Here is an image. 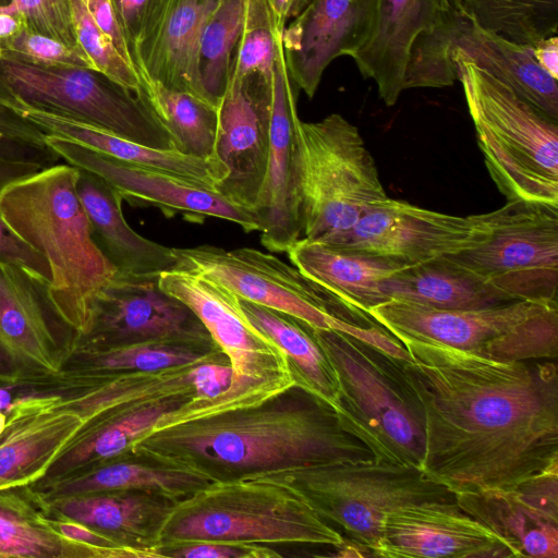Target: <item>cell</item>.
I'll list each match as a JSON object with an SVG mask.
<instances>
[{
    "mask_svg": "<svg viewBox=\"0 0 558 558\" xmlns=\"http://www.w3.org/2000/svg\"><path fill=\"white\" fill-rule=\"evenodd\" d=\"M397 360L424 429L422 471L453 494L515 489L558 472L555 362L500 361L441 343L399 340Z\"/></svg>",
    "mask_w": 558,
    "mask_h": 558,
    "instance_id": "obj_1",
    "label": "cell"
},
{
    "mask_svg": "<svg viewBox=\"0 0 558 558\" xmlns=\"http://www.w3.org/2000/svg\"><path fill=\"white\" fill-rule=\"evenodd\" d=\"M128 456L190 469L213 481L287 468L373 460L335 412L300 388L263 404L153 427Z\"/></svg>",
    "mask_w": 558,
    "mask_h": 558,
    "instance_id": "obj_2",
    "label": "cell"
},
{
    "mask_svg": "<svg viewBox=\"0 0 558 558\" xmlns=\"http://www.w3.org/2000/svg\"><path fill=\"white\" fill-rule=\"evenodd\" d=\"M77 178L78 168L58 162L0 193L3 222L46 259L49 299L75 337L89 329L95 299L118 271L93 236Z\"/></svg>",
    "mask_w": 558,
    "mask_h": 558,
    "instance_id": "obj_3",
    "label": "cell"
},
{
    "mask_svg": "<svg viewBox=\"0 0 558 558\" xmlns=\"http://www.w3.org/2000/svg\"><path fill=\"white\" fill-rule=\"evenodd\" d=\"M225 541L340 548L343 535L293 487L253 474L216 480L175 501L159 546Z\"/></svg>",
    "mask_w": 558,
    "mask_h": 558,
    "instance_id": "obj_4",
    "label": "cell"
},
{
    "mask_svg": "<svg viewBox=\"0 0 558 558\" xmlns=\"http://www.w3.org/2000/svg\"><path fill=\"white\" fill-rule=\"evenodd\" d=\"M159 286L197 316L232 371L226 391L213 399L189 400L161 418L159 427L256 407L296 387L287 354L247 318L231 289L180 268L160 272Z\"/></svg>",
    "mask_w": 558,
    "mask_h": 558,
    "instance_id": "obj_5",
    "label": "cell"
},
{
    "mask_svg": "<svg viewBox=\"0 0 558 558\" xmlns=\"http://www.w3.org/2000/svg\"><path fill=\"white\" fill-rule=\"evenodd\" d=\"M487 171L509 199L558 204V122L474 63L453 57Z\"/></svg>",
    "mask_w": 558,
    "mask_h": 558,
    "instance_id": "obj_6",
    "label": "cell"
},
{
    "mask_svg": "<svg viewBox=\"0 0 558 558\" xmlns=\"http://www.w3.org/2000/svg\"><path fill=\"white\" fill-rule=\"evenodd\" d=\"M310 330L336 374L333 412L341 428L375 460L422 470V414L400 376L397 359L340 331Z\"/></svg>",
    "mask_w": 558,
    "mask_h": 558,
    "instance_id": "obj_7",
    "label": "cell"
},
{
    "mask_svg": "<svg viewBox=\"0 0 558 558\" xmlns=\"http://www.w3.org/2000/svg\"><path fill=\"white\" fill-rule=\"evenodd\" d=\"M173 250L178 268L209 277L243 300L290 315L313 329L343 332L393 359H410L403 344L367 313L272 254L208 244Z\"/></svg>",
    "mask_w": 558,
    "mask_h": 558,
    "instance_id": "obj_8",
    "label": "cell"
},
{
    "mask_svg": "<svg viewBox=\"0 0 558 558\" xmlns=\"http://www.w3.org/2000/svg\"><path fill=\"white\" fill-rule=\"evenodd\" d=\"M252 474L293 487L345 541L371 556L386 518L396 509L427 500H454L452 492L421 469L375 459Z\"/></svg>",
    "mask_w": 558,
    "mask_h": 558,
    "instance_id": "obj_9",
    "label": "cell"
},
{
    "mask_svg": "<svg viewBox=\"0 0 558 558\" xmlns=\"http://www.w3.org/2000/svg\"><path fill=\"white\" fill-rule=\"evenodd\" d=\"M302 238L340 243L371 205L387 198L359 129L339 113L298 122Z\"/></svg>",
    "mask_w": 558,
    "mask_h": 558,
    "instance_id": "obj_10",
    "label": "cell"
},
{
    "mask_svg": "<svg viewBox=\"0 0 558 558\" xmlns=\"http://www.w3.org/2000/svg\"><path fill=\"white\" fill-rule=\"evenodd\" d=\"M462 22L453 0H377L373 31L351 58L391 107L408 89L458 81L452 54Z\"/></svg>",
    "mask_w": 558,
    "mask_h": 558,
    "instance_id": "obj_11",
    "label": "cell"
},
{
    "mask_svg": "<svg viewBox=\"0 0 558 558\" xmlns=\"http://www.w3.org/2000/svg\"><path fill=\"white\" fill-rule=\"evenodd\" d=\"M367 314L398 340L437 342L500 361L554 360L558 353V304L440 310L390 300Z\"/></svg>",
    "mask_w": 558,
    "mask_h": 558,
    "instance_id": "obj_12",
    "label": "cell"
},
{
    "mask_svg": "<svg viewBox=\"0 0 558 558\" xmlns=\"http://www.w3.org/2000/svg\"><path fill=\"white\" fill-rule=\"evenodd\" d=\"M476 217L483 240L447 257L507 301L557 304L558 204L509 199Z\"/></svg>",
    "mask_w": 558,
    "mask_h": 558,
    "instance_id": "obj_13",
    "label": "cell"
},
{
    "mask_svg": "<svg viewBox=\"0 0 558 558\" xmlns=\"http://www.w3.org/2000/svg\"><path fill=\"white\" fill-rule=\"evenodd\" d=\"M0 73L29 107L84 122L148 147L175 150L172 137L147 104L97 70L39 66L1 59Z\"/></svg>",
    "mask_w": 558,
    "mask_h": 558,
    "instance_id": "obj_14",
    "label": "cell"
},
{
    "mask_svg": "<svg viewBox=\"0 0 558 558\" xmlns=\"http://www.w3.org/2000/svg\"><path fill=\"white\" fill-rule=\"evenodd\" d=\"M159 275L118 270L96 296L89 329L74 338L71 351L153 341L218 348L197 316L160 288Z\"/></svg>",
    "mask_w": 558,
    "mask_h": 558,
    "instance_id": "obj_15",
    "label": "cell"
},
{
    "mask_svg": "<svg viewBox=\"0 0 558 558\" xmlns=\"http://www.w3.org/2000/svg\"><path fill=\"white\" fill-rule=\"evenodd\" d=\"M74 338L49 299L48 282L0 259V373L15 379L57 374Z\"/></svg>",
    "mask_w": 558,
    "mask_h": 558,
    "instance_id": "obj_16",
    "label": "cell"
},
{
    "mask_svg": "<svg viewBox=\"0 0 558 558\" xmlns=\"http://www.w3.org/2000/svg\"><path fill=\"white\" fill-rule=\"evenodd\" d=\"M484 235L476 215L454 216L387 197L367 207L337 245L411 266L473 247Z\"/></svg>",
    "mask_w": 558,
    "mask_h": 558,
    "instance_id": "obj_17",
    "label": "cell"
},
{
    "mask_svg": "<svg viewBox=\"0 0 558 558\" xmlns=\"http://www.w3.org/2000/svg\"><path fill=\"white\" fill-rule=\"evenodd\" d=\"M296 88L281 46L271 78L266 173L253 209L260 225V243L275 253H286L302 238Z\"/></svg>",
    "mask_w": 558,
    "mask_h": 558,
    "instance_id": "obj_18",
    "label": "cell"
},
{
    "mask_svg": "<svg viewBox=\"0 0 558 558\" xmlns=\"http://www.w3.org/2000/svg\"><path fill=\"white\" fill-rule=\"evenodd\" d=\"M217 112L213 156L226 168L227 177L216 191L253 211L268 160L271 80L257 75L229 78Z\"/></svg>",
    "mask_w": 558,
    "mask_h": 558,
    "instance_id": "obj_19",
    "label": "cell"
},
{
    "mask_svg": "<svg viewBox=\"0 0 558 558\" xmlns=\"http://www.w3.org/2000/svg\"><path fill=\"white\" fill-rule=\"evenodd\" d=\"M45 144L66 163L90 171L131 203H144L163 211L215 217L239 225L245 232L259 231L256 215L216 191L197 186L168 173L143 168L92 150L61 136L46 135Z\"/></svg>",
    "mask_w": 558,
    "mask_h": 558,
    "instance_id": "obj_20",
    "label": "cell"
},
{
    "mask_svg": "<svg viewBox=\"0 0 558 558\" xmlns=\"http://www.w3.org/2000/svg\"><path fill=\"white\" fill-rule=\"evenodd\" d=\"M373 556L508 558L518 554L462 511L454 499L410 504L389 513Z\"/></svg>",
    "mask_w": 558,
    "mask_h": 558,
    "instance_id": "obj_21",
    "label": "cell"
},
{
    "mask_svg": "<svg viewBox=\"0 0 558 558\" xmlns=\"http://www.w3.org/2000/svg\"><path fill=\"white\" fill-rule=\"evenodd\" d=\"M377 0H312L281 33L283 56L295 86L313 98L328 65L351 57L369 37Z\"/></svg>",
    "mask_w": 558,
    "mask_h": 558,
    "instance_id": "obj_22",
    "label": "cell"
},
{
    "mask_svg": "<svg viewBox=\"0 0 558 558\" xmlns=\"http://www.w3.org/2000/svg\"><path fill=\"white\" fill-rule=\"evenodd\" d=\"M453 495L462 511L504 538L518 557H558V472L515 489Z\"/></svg>",
    "mask_w": 558,
    "mask_h": 558,
    "instance_id": "obj_23",
    "label": "cell"
},
{
    "mask_svg": "<svg viewBox=\"0 0 558 558\" xmlns=\"http://www.w3.org/2000/svg\"><path fill=\"white\" fill-rule=\"evenodd\" d=\"M58 396L26 393L15 399L0 435V489L33 485L83 425Z\"/></svg>",
    "mask_w": 558,
    "mask_h": 558,
    "instance_id": "obj_24",
    "label": "cell"
},
{
    "mask_svg": "<svg viewBox=\"0 0 558 558\" xmlns=\"http://www.w3.org/2000/svg\"><path fill=\"white\" fill-rule=\"evenodd\" d=\"M218 1H165L151 32L136 53V70L143 86L158 83L208 101L199 82L198 48L205 24Z\"/></svg>",
    "mask_w": 558,
    "mask_h": 558,
    "instance_id": "obj_25",
    "label": "cell"
},
{
    "mask_svg": "<svg viewBox=\"0 0 558 558\" xmlns=\"http://www.w3.org/2000/svg\"><path fill=\"white\" fill-rule=\"evenodd\" d=\"M193 398L169 397L126 402L96 414L80 427L35 487L128 456L131 445Z\"/></svg>",
    "mask_w": 558,
    "mask_h": 558,
    "instance_id": "obj_26",
    "label": "cell"
},
{
    "mask_svg": "<svg viewBox=\"0 0 558 558\" xmlns=\"http://www.w3.org/2000/svg\"><path fill=\"white\" fill-rule=\"evenodd\" d=\"M47 499L52 511L107 535L123 547L147 551L153 558H160L159 533L175 504L163 495L145 490H107Z\"/></svg>",
    "mask_w": 558,
    "mask_h": 558,
    "instance_id": "obj_27",
    "label": "cell"
},
{
    "mask_svg": "<svg viewBox=\"0 0 558 558\" xmlns=\"http://www.w3.org/2000/svg\"><path fill=\"white\" fill-rule=\"evenodd\" d=\"M0 557L149 558V554L95 547L65 537L51 523L44 493L33 485H21L0 489Z\"/></svg>",
    "mask_w": 558,
    "mask_h": 558,
    "instance_id": "obj_28",
    "label": "cell"
},
{
    "mask_svg": "<svg viewBox=\"0 0 558 558\" xmlns=\"http://www.w3.org/2000/svg\"><path fill=\"white\" fill-rule=\"evenodd\" d=\"M23 114L46 135L64 137L114 159L161 171L207 190L216 191L227 177L226 168L214 156L204 158L174 149L148 147L84 122L27 105L24 106Z\"/></svg>",
    "mask_w": 558,
    "mask_h": 558,
    "instance_id": "obj_29",
    "label": "cell"
},
{
    "mask_svg": "<svg viewBox=\"0 0 558 558\" xmlns=\"http://www.w3.org/2000/svg\"><path fill=\"white\" fill-rule=\"evenodd\" d=\"M286 253L301 272L365 313L387 302L381 291L384 281L410 266L369 252L304 238Z\"/></svg>",
    "mask_w": 558,
    "mask_h": 558,
    "instance_id": "obj_30",
    "label": "cell"
},
{
    "mask_svg": "<svg viewBox=\"0 0 558 558\" xmlns=\"http://www.w3.org/2000/svg\"><path fill=\"white\" fill-rule=\"evenodd\" d=\"M76 190L96 243L119 271L160 274L179 267L173 247L148 240L129 226L123 198L107 181L78 168Z\"/></svg>",
    "mask_w": 558,
    "mask_h": 558,
    "instance_id": "obj_31",
    "label": "cell"
},
{
    "mask_svg": "<svg viewBox=\"0 0 558 558\" xmlns=\"http://www.w3.org/2000/svg\"><path fill=\"white\" fill-rule=\"evenodd\" d=\"M453 57L474 63L558 122L557 80L538 63L532 46L511 41L463 19Z\"/></svg>",
    "mask_w": 558,
    "mask_h": 558,
    "instance_id": "obj_32",
    "label": "cell"
},
{
    "mask_svg": "<svg viewBox=\"0 0 558 558\" xmlns=\"http://www.w3.org/2000/svg\"><path fill=\"white\" fill-rule=\"evenodd\" d=\"M210 482L209 476L190 469L124 456L36 488L47 498L107 490H145L178 501Z\"/></svg>",
    "mask_w": 558,
    "mask_h": 558,
    "instance_id": "obj_33",
    "label": "cell"
},
{
    "mask_svg": "<svg viewBox=\"0 0 558 558\" xmlns=\"http://www.w3.org/2000/svg\"><path fill=\"white\" fill-rule=\"evenodd\" d=\"M381 291L387 301L440 310H473L510 302L447 256L405 267L386 279Z\"/></svg>",
    "mask_w": 558,
    "mask_h": 558,
    "instance_id": "obj_34",
    "label": "cell"
},
{
    "mask_svg": "<svg viewBox=\"0 0 558 558\" xmlns=\"http://www.w3.org/2000/svg\"><path fill=\"white\" fill-rule=\"evenodd\" d=\"M247 318L287 354L296 387L335 411L338 381L327 356L303 322L279 311L240 298Z\"/></svg>",
    "mask_w": 558,
    "mask_h": 558,
    "instance_id": "obj_35",
    "label": "cell"
},
{
    "mask_svg": "<svg viewBox=\"0 0 558 558\" xmlns=\"http://www.w3.org/2000/svg\"><path fill=\"white\" fill-rule=\"evenodd\" d=\"M140 96L173 140L175 150L213 157L217 107L186 90L146 83Z\"/></svg>",
    "mask_w": 558,
    "mask_h": 558,
    "instance_id": "obj_36",
    "label": "cell"
},
{
    "mask_svg": "<svg viewBox=\"0 0 558 558\" xmlns=\"http://www.w3.org/2000/svg\"><path fill=\"white\" fill-rule=\"evenodd\" d=\"M462 19L511 41L536 46L558 35V0H453Z\"/></svg>",
    "mask_w": 558,
    "mask_h": 558,
    "instance_id": "obj_37",
    "label": "cell"
},
{
    "mask_svg": "<svg viewBox=\"0 0 558 558\" xmlns=\"http://www.w3.org/2000/svg\"><path fill=\"white\" fill-rule=\"evenodd\" d=\"M226 357L219 348L201 350L170 342H138L99 350H72L64 369L85 372H150Z\"/></svg>",
    "mask_w": 558,
    "mask_h": 558,
    "instance_id": "obj_38",
    "label": "cell"
},
{
    "mask_svg": "<svg viewBox=\"0 0 558 558\" xmlns=\"http://www.w3.org/2000/svg\"><path fill=\"white\" fill-rule=\"evenodd\" d=\"M246 0H219L199 39L198 75L206 99L218 108L227 88Z\"/></svg>",
    "mask_w": 558,
    "mask_h": 558,
    "instance_id": "obj_39",
    "label": "cell"
},
{
    "mask_svg": "<svg viewBox=\"0 0 558 558\" xmlns=\"http://www.w3.org/2000/svg\"><path fill=\"white\" fill-rule=\"evenodd\" d=\"M281 33L275 23L268 0H246L243 29L236 44L229 78L257 75L272 78L279 54Z\"/></svg>",
    "mask_w": 558,
    "mask_h": 558,
    "instance_id": "obj_40",
    "label": "cell"
},
{
    "mask_svg": "<svg viewBox=\"0 0 558 558\" xmlns=\"http://www.w3.org/2000/svg\"><path fill=\"white\" fill-rule=\"evenodd\" d=\"M76 40L94 69L140 95L143 82L136 70L118 52L111 39L94 22L84 0H70Z\"/></svg>",
    "mask_w": 558,
    "mask_h": 558,
    "instance_id": "obj_41",
    "label": "cell"
},
{
    "mask_svg": "<svg viewBox=\"0 0 558 558\" xmlns=\"http://www.w3.org/2000/svg\"><path fill=\"white\" fill-rule=\"evenodd\" d=\"M0 50L1 59L33 65L94 69L92 61L80 45H68L27 27L12 37L1 39Z\"/></svg>",
    "mask_w": 558,
    "mask_h": 558,
    "instance_id": "obj_42",
    "label": "cell"
},
{
    "mask_svg": "<svg viewBox=\"0 0 558 558\" xmlns=\"http://www.w3.org/2000/svg\"><path fill=\"white\" fill-rule=\"evenodd\" d=\"M44 166L35 162L0 158V193L10 183L34 173ZM0 259L14 264L37 279L48 282L51 275L46 259L31 246L22 242L5 226L0 216Z\"/></svg>",
    "mask_w": 558,
    "mask_h": 558,
    "instance_id": "obj_43",
    "label": "cell"
},
{
    "mask_svg": "<svg viewBox=\"0 0 558 558\" xmlns=\"http://www.w3.org/2000/svg\"><path fill=\"white\" fill-rule=\"evenodd\" d=\"M11 4L23 14L27 28L68 45H78L70 0H12Z\"/></svg>",
    "mask_w": 558,
    "mask_h": 558,
    "instance_id": "obj_44",
    "label": "cell"
},
{
    "mask_svg": "<svg viewBox=\"0 0 558 558\" xmlns=\"http://www.w3.org/2000/svg\"><path fill=\"white\" fill-rule=\"evenodd\" d=\"M160 558H277L280 553L259 543L191 541L159 546Z\"/></svg>",
    "mask_w": 558,
    "mask_h": 558,
    "instance_id": "obj_45",
    "label": "cell"
},
{
    "mask_svg": "<svg viewBox=\"0 0 558 558\" xmlns=\"http://www.w3.org/2000/svg\"><path fill=\"white\" fill-rule=\"evenodd\" d=\"M110 1L123 31L134 66L136 69L137 50L151 32L161 7L166 0Z\"/></svg>",
    "mask_w": 558,
    "mask_h": 558,
    "instance_id": "obj_46",
    "label": "cell"
},
{
    "mask_svg": "<svg viewBox=\"0 0 558 558\" xmlns=\"http://www.w3.org/2000/svg\"><path fill=\"white\" fill-rule=\"evenodd\" d=\"M24 102L0 73V135L37 145H46V134L24 117Z\"/></svg>",
    "mask_w": 558,
    "mask_h": 558,
    "instance_id": "obj_47",
    "label": "cell"
},
{
    "mask_svg": "<svg viewBox=\"0 0 558 558\" xmlns=\"http://www.w3.org/2000/svg\"><path fill=\"white\" fill-rule=\"evenodd\" d=\"M86 7L102 33L112 41L121 57L134 69V63L123 31L110 0H84ZM136 70V69H135ZM137 72V71H136ZM140 75V74H138Z\"/></svg>",
    "mask_w": 558,
    "mask_h": 558,
    "instance_id": "obj_48",
    "label": "cell"
},
{
    "mask_svg": "<svg viewBox=\"0 0 558 558\" xmlns=\"http://www.w3.org/2000/svg\"><path fill=\"white\" fill-rule=\"evenodd\" d=\"M0 158L39 163L49 167L61 158L47 145H37L0 135Z\"/></svg>",
    "mask_w": 558,
    "mask_h": 558,
    "instance_id": "obj_49",
    "label": "cell"
},
{
    "mask_svg": "<svg viewBox=\"0 0 558 558\" xmlns=\"http://www.w3.org/2000/svg\"><path fill=\"white\" fill-rule=\"evenodd\" d=\"M51 510V508H50ZM52 525L65 537L101 548H129L116 543L107 535L51 510ZM133 549V548H132ZM138 550V549H137ZM144 551V550H143ZM147 553V551H146ZM149 554V553H148ZM150 555V554H149ZM151 557V555H150ZM153 558V557H151Z\"/></svg>",
    "mask_w": 558,
    "mask_h": 558,
    "instance_id": "obj_50",
    "label": "cell"
},
{
    "mask_svg": "<svg viewBox=\"0 0 558 558\" xmlns=\"http://www.w3.org/2000/svg\"><path fill=\"white\" fill-rule=\"evenodd\" d=\"M312 0H268L277 28L282 32Z\"/></svg>",
    "mask_w": 558,
    "mask_h": 558,
    "instance_id": "obj_51",
    "label": "cell"
},
{
    "mask_svg": "<svg viewBox=\"0 0 558 558\" xmlns=\"http://www.w3.org/2000/svg\"><path fill=\"white\" fill-rule=\"evenodd\" d=\"M538 63L558 80V36L548 37L533 47Z\"/></svg>",
    "mask_w": 558,
    "mask_h": 558,
    "instance_id": "obj_52",
    "label": "cell"
},
{
    "mask_svg": "<svg viewBox=\"0 0 558 558\" xmlns=\"http://www.w3.org/2000/svg\"><path fill=\"white\" fill-rule=\"evenodd\" d=\"M27 27L23 14L11 3L0 5V40L14 36Z\"/></svg>",
    "mask_w": 558,
    "mask_h": 558,
    "instance_id": "obj_53",
    "label": "cell"
},
{
    "mask_svg": "<svg viewBox=\"0 0 558 558\" xmlns=\"http://www.w3.org/2000/svg\"><path fill=\"white\" fill-rule=\"evenodd\" d=\"M8 421V414L0 411V435L3 433Z\"/></svg>",
    "mask_w": 558,
    "mask_h": 558,
    "instance_id": "obj_54",
    "label": "cell"
},
{
    "mask_svg": "<svg viewBox=\"0 0 558 558\" xmlns=\"http://www.w3.org/2000/svg\"><path fill=\"white\" fill-rule=\"evenodd\" d=\"M12 2V0H0V5H8Z\"/></svg>",
    "mask_w": 558,
    "mask_h": 558,
    "instance_id": "obj_55",
    "label": "cell"
},
{
    "mask_svg": "<svg viewBox=\"0 0 558 558\" xmlns=\"http://www.w3.org/2000/svg\"><path fill=\"white\" fill-rule=\"evenodd\" d=\"M5 383H7L5 376L0 374V384H5Z\"/></svg>",
    "mask_w": 558,
    "mask_h": 558,
    "instance_id": "obj_56",
    "label": "cell"
},
{
    "mask_svg": "<svg viewBox=\"0 0 558 558\" xmlns=\"http://www.w3.org/2000/svg\"><path fill=\"white\" fill-rule=\"evenodd\" d=\"M0 60H1V50H0Z\"/></svg>",
    "mask_w": 558,
    "mask_h": 558,
    "instance_id": "obj_57",
    "label": "cell"
}]
</instances>
